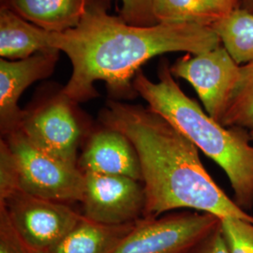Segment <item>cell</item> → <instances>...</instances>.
<instances>
[{"mask_svg":"<svg viewBox=\"0 0 253 253\" xmlns=\"http://www.w3.org/2000/svg\"><path fill=\"white\" fill-rule=\"evenodd\" d=\"M111 0H88L80 24L58 35V50L73 72L62 90L77 103L99 96L95 83H105L111 100L133 99V79L155 56L185 52L196 54L220 45L211 27L157 24L139 27L108 12Z\"/></svg>","mask_w":253,"mask_h":253,"instance_id":"cell-1","label":"cell"},{"mask_svg":"<svg viewBox=\"0 0 253 253\" xmlns=\"http://www.w3.org/2000/svg\"><path fill=\"white\" fill-rule=\"evenodd\" d=\"M101 125L119 130L135 148L145 192L144 218L177 210L209 213L253 222L205 168L199 149L149 107L110 100L100 114Z\"/></svg>","mask_w":253,"mask_h":253,"instance_id":"cell-2","label":"cell"},{"mask_svg":"<svg viewBox=\"0 0 253 253\" xmlns=\"http://www.w3.org/2000/svg\"><path fill=\"white\" fill-rule=\"evenodd\" d=\"M170 67L166 60L160 63L157 82L140 70L133 79L136 93L217 163L231 184L235 204L250 212L253 208V142L250 131L223 126L211 118L181 89Z\"/></svg>","mask_w":253,"mask_h":253,"instance_id":"cell-3","label":"cell"},{"mask_svg":"<svg viewBox=\"0 0 253 253\" xmlns=\"http://www.w3.org/2000/svg\"><path fill=\"white\" fill-rule=\"evenodd\" d=\"M13 169L15 191L71 205L81 203L84 173L32 145L17 129L1 137Z\"/></svg>","mask_w":253,"mask_h":253,"instance_id":"cell-4","label":"cell"},{"mask_svg":"<svg viewBox=\"0 0 253 253\" xmlns=\"http://www.w3.org/2000/svg\"><path fill=\"white\" fill-rule=\"evenodd\" d=\"M63 87H48L24 110L19 130L40 150L78 166V148L85 134V119Z\"/></svg>","mask_w":253,"mask_h":253,"instance_id":"cell-5","label":"cell"},{"mask_svg":"<svg viewBox=\"0 0 253 253\" xmlns=\"http://www.w3.org/2000/svg\"><path fill=\"white\" fill-rule=\"evenodd\" d=\"M219 224V217L193 210L143 217L114 253H185Z\"/></svg>","mask_w":253,"mask_h":253,"instance_id":"cell-6","label":"cell"},{"mask_svg":"<svg viewBox=\"0 0 253 253\" xmlns=\"http://www.w3.org/2000/svg\"><path fill=\"white\" fill-rule=\"evenodd\" d=\"M0 209L21 238L42 253H50L83 217L71 205L19 190L0 199Z\"/></svg>","mask_w":253,"mask_h":253,"instance_id":"cell-7","label":"cell"},{"mask_svg":"<svg viewBox=\"0 0 253 253\" xmlns=\"http://www.w3.org/2000/svg\"><path fill=\"white\" fill-rule=\"evenodd\" d=\"M174 78L188 82L196 91L206 112L221 123L240 77L241 65L223 46L200 54H188L170 67Z\"/></svg>","mask_w":253,"mask_h":253,"instance_id":"cell-8","label":"cell"},{"mask_svg":"<svg viewBox=\"0 0 253 253\" xmlns=\"http://www.w3.org/2000/svg\"><path fill=\"white\" fill-rule=\"evenodd\" d=\"M83 216L104 224H126L144 217L143 182L123 175L84 173Z\"/></svg>","mask_w":253,"mask_h":253,"instance_id":"cell-9","label":"cell"},{"mask_svg":"<svg viewBox=\"0 0 253 253\" xmlns=\"http://www.w3.org/2000/svg\"><path fill=\"white\" fill-rule=\"evenodd\" d=\"M60 51L49 50L21 60L0 59V130L8 135L17 130L24 115L19 107L23 93L34 83L54 73Z\"/></svg>","mask_w":253,"mask_h":253,"instance_id":"cell-10","label":"cell"},{"mask_svg":"<svg viewBox=\"0 0 253 253\" xmlns=\"http://www.w3.org/2000/svg\"><path fill=\"white\" fill-rule=\"evenodd\" d=\"M90 134L78 158L82 172L123 175L142 181L138 155L126 135L103 125Z\"/></svg>","mask_w":253,"mask_h":253,"instance_id":"cell-11","label":"cell"},{"mask_svg":"<svg viewBox=\"0 0 253 253\" xmlns=\"http://www.w3.org/2000/svg\"><path fill=\"white\" fill-rule=\"evenodd\" d=\"M58 35L37 27L11 9L0 7L1 58L21 60L40 52L58 50Z\"/></svg>","mask_w":253,"mask_h":253,"instance_id":"cell-12","label":"cell"},{"mask_svg":"<svg viewBox=\"0 0 253 253\" xmlns=\"http://www.w3.org/2000/svg\"><path fill=\"white\" fill-rule=\"evenodd\" d=\"M88 0H0V7L16 12L44 30L63 33L77 27Z\"/></svg>","mask_w":253,"mask_h":253,"instance_id":"cell-13","label":"cell"},{"mask_svg":"<svg viewBox=\"0 0 253 253\" xmlns=\"http://www.w3.org/2000/svg\"><path fill=\"white\" fill-rule=\"evenodd\" d=\"M135 223L104 224L83 216L49 253H114Z\"/></svg>","mask_w":253,"mask_h":253,"instance_id":"cell-14","label":"cell"},{"mask_svg":"<svg viewBox=\"0 0 253 253\" xmlns=\"http://www.w3.org/2000/svg\"><path fill=\"white\" fill-rule=\"evenodd\" d=\"M231 10L223 0H153L154 17L158 24L211 27Z\"/></svg>","mask_w":253,"mask_h":253,"instance_id":"cell-15","label":"cell"},{"mask_svg":"<svg viewBox=\"0 0 253 253\" xmlns=\"http://www.w3.org/2000/svg\"><path fill=\"white\" fill-rule=\"evenodd\" d=\"M211 27L236 63L253 62V13L238 7Z\"/></svg>","mask_w":253,"mask_h":253,"instance_id":"cell-16","label":"cell"},{"mask_svg":"<svg viewBox=\"0 0 253 253\" xmlns=\"http://www.w3.org/2000/svg\"><path fill=\"white\" fill-rule=\"evenodd\" d=\"M221 124L253 129V62L241 65L240 77Z\"/></svg>","mask_w":253,"mask_h":253,"instance_id":"cell-17","label":"cell"},{"mask_svg":"<svg viewBox=\"0 0 253 253\" xmlns=\"http://www.w3.org/2000/svg\"><path fill=\"white\" fill-rule=\"evenodd\" d=\"M220 227L230 253H253V222L226 217Z\"/></svg>","mask_w":253,"mask_h":253,"instance_id":"cell-18","label":"cell"},{"mask_svg":"<svg viewBox=\"0 0 253 253\" xmlns=\"http://www.w3.org/2000/svg\"><path fill=\"white\" fill-rule=\"evenodd\" d=\"M119 17L127 24L139 27L157 25L153 14V0H120Z\"/></svg>","mask_w":253,"mask_h":253,"instance_id":"cell-19","label":"cell"},{"mask_svg":"<svg viewBox=\"0 0 253 253\" xmlns=\"http://www.w3.org/2000/svg\"><path fill=\"white\" fill-rule=\"evenodd\" d=\"M0 253H42L21 238L3 209H0Z\"/></svg>","mask_w":253,"mask_h":253,"instance_id":"cell-20","label":"cell"},{"mask_svg":"<svg viewBox=\"0 0 253 253\" xmlns=\"http://www.w3.org/2000/svg\"><path fill=\"white\" fill-rule=\"evenodd\" d=\"M185 253H230L220 224Z\"/></svg>","mask_w":253,"mask_h":253,"instance_id":"cell-21","label":"cell"},{"mask_svg":"<svg viewBox=\"0 0 253 253\" xmlns=\"http://www.w3.org/2000/svg\"><path fill=\"white\" fill-rule=\"evenodd\" d=\"M240 7L253 13V0H240Z\"/></svg>","mask_w":253,"mask_h":253,"instance_id":"cell-22","label":"cell"},{"mask_svg":"<svg viewBox=\"0 0 253 253\" xmlns=\"http://www.w3.org/2000/svg\"><path fill=\"white\" fill-rule=\"evenodd\" d=\"M223 1L231 9L240 7V0H223Z\"/></svg>","mask_w":253,"mask_h":253,"instance_id":"cell-23","label":"cell"},{"mask_svg":"<svg viewBox=\"0 0 253 253\" xmlns=\"http://www.w3.org/2000/svg\"><path fill=\"white\" fill-rule=\"evenodd\" d=\"M250 135H251V138H252V141L253 142V130H251L250 131Z\"/></svg>","mask_w":253,"mask_h":253,"instance_id":"cell-24","label":"cell"}]
</instances>
